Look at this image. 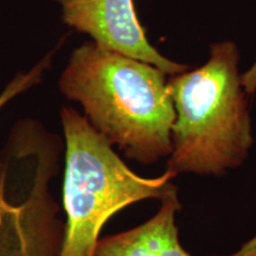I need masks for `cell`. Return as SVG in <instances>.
Wrapping results in <instances>:
<instances>
[{
	"instance_id": "cell-1",
	"label": "cell",
	"mask_w": 256,
	"mask_h": 256,
	"mask_svg": "<svg viewBox=\"0 0 256 256\" xmlns=\"http://www.w3.org/2000/svg\"><path fill=\"white\" fill-rule=\"evenodd\" d=\"M60 89L128 159L151 165L171 156L176 112L162 70L86 42L70 56Z\"/></svg>"
},
{
	"instance_id": "cell-2",
	"label": "cell",
	"mask_w": 256,
	"mask_h": 256,
	"mask_svg": "<svg viewBox=\"0 0 256 256\" xmlns=\"http://www.w3.org/2000/svg\"><path fill=\"white\" fill-rule=\"evenodd\" d=\"M176 120L168 170L220 177L246 162L254 144L248 94L234 42L212 44L208 62L171 76Z\"/></svg>"
},
{
	"instance_id": "cell-3",
	"label": "cell",
	"mask_w": 256,
	"mask_h": 256,
	"mask_svg": "<svg viewBox=\"0 0 256 256\" xmlns=\"http://www.w3.org/2000/svg\"><path fill=\"white\" fill-rule=\"evenodd\" d=\"M66 136L63 203L66 214L58 256H94L101 230L119 211L138 202L160 200L178 190L177 174L156 178L136 174L84 115L60 110Z\"/></svg>"
},
{
	"instance_id": "cell-4",
	"label": "cell",
	"mask_w": 256,
	"mask_h": 256,
	"mask_svg": "<svg viewBox=\"0 0 256 256\" xmlns=\"http://www.w3.org/2000/svg\"><path fill=\"white\" fill-rule=\"evenodd\" d=\"M60 8L68 26L92 37L104 49L150 63L168 76L188 70L166 58L147 40L138 18L134 0H52Z\"/></svg>"
},
{
	"instance_id": "cell-5",
	"label": "cell",
	"mask_w": 256,
	"mask_h": 256,
	"mask_svg": "<svg viewBox=\"0 0 256 256\" xmlns=\"http://www.w3.org/2000/svg\"><path fill=\"white\" fill-rule=\"evenodd\" d=\"M180 208L174 190L162 198L159 211L146 223L100 240L94 256H192L179 241L176 216Z\"/></svg>"
},
{
	"instance_id": "cell-6",
	"label": "cell",
	"mask_w": 256,
	"mask_h": 256,
	"mask_svg": "<svg viewBox=\"0 0 256 256\" xmlns=\"http://www.w3.org/2000/svg\"><path fill=\"white\" fill-rule=\"evenodd\" d=\"M51 60H52V52L44 57L37 66H34L30 72L26 74H19L8 83L4 92L0 95V110L5 107L10 101L14 100L16 96L20 95L22 92L28 90L38 83L42 82L46 72L50 68ZM0 166H2V160H0Z\"/></svg>"
},
{
	"instance_id": "cell-7",
	"label": "cell",
	"mask_w": 256,
	"mask_h": 256,
	"mask_svg": "<svg viewBox=\"0 0 256 256\" xmlns=\"http://www.w3.org/2000/svg\"><path fill=\"white\" fill-rule=\"evenodd\" d=\"M242 84L248 95L252 96L256 92V60L252 68L242 75Z\"/></svg>"
},
{
	"instance_id": "cell-8",
	"label": "cell",
	"mask_w": 256,
	"mask_h": 256,
	"mask_svg": "<svg viewBox=\"0 0 256 256\" xmlns=\"http://www.w3.org/2000/svg\"><path fill=\"white\" fill-rule=\"evenodd\" d=\"M226 256H256V236L244 243L238 252Z\"/></svg>"
}]
</instances>
